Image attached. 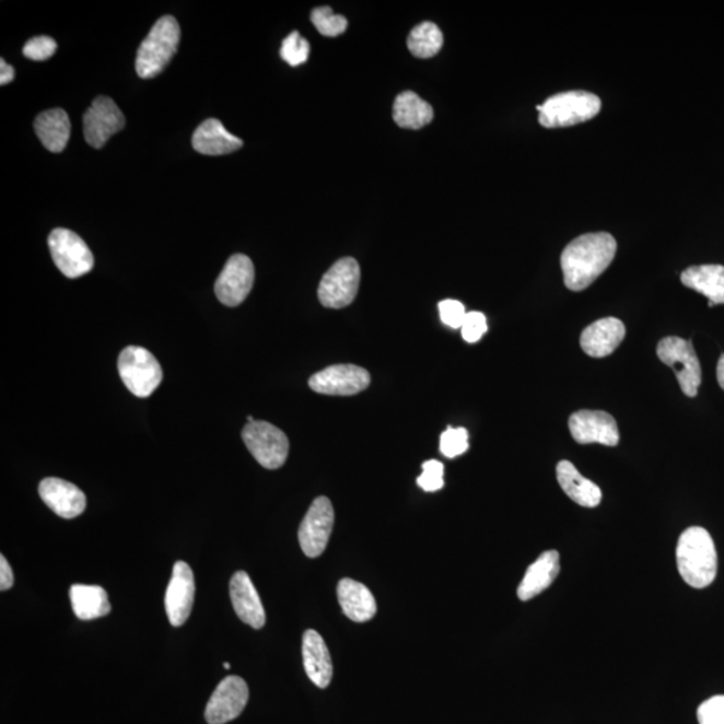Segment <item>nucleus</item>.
Segmentation results:
<instances>
[{
	"mask_svg": "<svg viewBox=\"0 0 724 724\" xmlns=\"http://www.w3.org/2000/svg\"><path fill=\"white\" fill-rule=\"evenodd\" d=\"M617 252V242L608 233L575 237L561 255L563 282L572 292L589 288L608 269Z\"/></svg>",
	"mask_w": 724,
	"mask_h": 724,
	"instance_id": "nucleus-1",
	"label": "nucleus"
},
{
	"mask_svg": "<svg viewBox=\"0 0 724 724\" xmlns=\"http://www.w3.org/2000/svg\"><path fill=\"white\" fill-rule=\"evenodd\" d=\"M676 561L685 583L703 589L714 583L717 572V554L710 533L703 527L693 526L682 532Z\"/></svg>",
	"mask_w": 724,
	"mask_h": 724,
	"instance_id": "nucleus-2",
	"label": "nucleus"
},
{
	"mask_svg": "<svg viewBox=\"0 0 724 724\" xmlns=\"http://www.w3.org/2000/svg\"><path fill=\"white\" fill-rule=\"evenodd\" d=\"M180 37V26L174 16L160 17L139 47L136 57V71L139 77L148 80L162 73L176 55Z\"/></svg>",
	"mask_w": 724,
	"mask_h": 724,
	"instance_id": "nucleus-3",
	"label": "nucleus"
},
{
	"mask_svg": "<svg viewBox=\"0 0 724 724\" xmlns=\"http://www.w3.org/2000/svg\"><path fill=\"white\" fill-rule=\"evenodd\" d=\"M539 124L545 128H565L591 120L602 110V100L584 91L558 93L538 105Z\"/></svg>",
	"mask_w": 724,
	"mask_h": 724,
	"instance_id": "nucleus-4",
	"label": "nucleus"
},
{
	"mask_svg": "<svg viewBox=\"0 0 724 724\" xmlns=\"http://www.w3.org/2000/svg\"><path fill=\"white\" fill-rule=\"evenodd\" d=\"M118 373L135 396L145 399L159 388L163 370L154 355L144 348L128 347L118 358Z\"/></svg>",
	"mask_w": 724,
	"mask_h": 724,
	"instance_id": "nucleus-5",
	"label": "nucleus"
},
{
	"mask_svg": "<svg viewBox=\"0 0 724 724\" xmlns=\"http://www.w3.org/2000/svg\"><path fill=\"white\" fill-rule=\"evenodd\" d=\"M242 439L255 460L267 470H278L288 460L289 439L287 433L267 421L255 420L242 431Z\"/></svg>",
	"mask_w": 724,
	"mask_h": 724,
	"instance_id": "nucleus-6",
	"label": "nucleus"
},
{
	"mask_svg": "<svg viewBox=\"0 0 724 724\" xmlns=\"http://www.w3.org/2000/svg\"><path fill=\"white\" fill-rule=\"evenodd\" d=\"M657 355L663 364L673 367L682 394L698 396L702 383V367L692 342L680 337L663 338L657 346Z\"/></svg>",
	"mask_w": 724,
	"mask_h": 724,
	"instance_id": "nucleus-7",
	"label": "nucleus"
},
{
	"mask_svg": "<svg viewBox=\"0 0 724 724\" xmlns=\"http://www.w3.org/2000/svg\"><path fill=\"white\" fill-rule=\"evenodd\" d=\"M361 270L354 258H342L325 272L318 287L320 304L329 308H343L358 296Z\"/></svg>",
	"mask_w": 724,
	"mask_h": 724,
	"instance_id": "nucleus-8",
	"label": "nucleus"
},
{
	"mask_svg": "<svg viewBox=\"0 0 724 724\" xmlns=\"http://www.w3.org/2000/svg\"><path fill=\"white\" fill-rule=\"evenodd\" d=\"M51 258L65 277L75 279L91 272L94 257L81 236L67 229H56L49 236Z\"/></svg>",
	"mask_w": 724,
	"mask_h": 724,
	"instance_id": "nucleus-9",
	"label": "nucleus"
},
{
	"mask_svg": "<svg viewBox=\"0 0 724 724\" xmlns=\"http://www.w3.org/2000/svg\"><path fill=\"white\" fill-rule=\"evenodd\" d=\"M335 526L334 504L326 497L314 500L300 526L299 539L302 551L308 558L324 553Z\"/></svg>",
	"mask_w": 724,
	"mask_h": 724,
	"instance_id": "nucleus-10",
	"label": "nucleus"
},
{
	"mask_svg": "<svg viewBox=\"0 0 724 724\" xmlns=\"http://www.w3.org/2000/svg\"><path fill=\"white\" fill-rule=\"evenodd\" d=\"M254 281L253 260L247 255L235 254L227 260L221 276L217 279V299L225 306H240L252 293Z\"/></svg>",
	"mask_w": 724,
	"mask_h": 724,
	"instance_id": "nucleus-11",
	"label": "nucleus"
},
{
	"mask_svg": "<svg viewBox=\"0 0 724 724\" xmlns=\"http://www.w3.org/2000/svg\"><path fill=\"white\" fill-rule=\"evenodd\" d=\"M370 372L352 364L325 367L308 379V387L319 395L354 396L370 387Z\"/></svg>",
	"mask_w": 724,
	"mask_h": 724,
	"instance_id": "nucleus-12",
	"label": "nucleus"
},
{
	"mask_svg": "<svg viewBox=\"0 0 724 724\" xmlns=\"http://www.w3.org/2000/svg\"><path fill=\"white\" fill-rule=\"evenodd\" d=\"M247 682L240 676H227L219 682L207 703L206 721L209 724H225L236 720L248 702Z\"/></svg>",
	"mask_w": 724,
	"mask_h": 724,
	"instance_id": "nucleus-13",
	"label": "nucleus"
},
{
	"mask_svg": "<svg viewBox=\"0 0 724 724\" xmlns=\"http://www.w3.org/2000/svg\"><path fill=\"white\" fill-rule=\"evenodd\" d=\"M126 127V117L115 101L109 97H98L84 115V135L89 145L105 147L113 135Z\"/></svg>",
	"mask_w": 724,
	"mask_h": 724,
	"instance_id": "nucleus-14",
	"label": "nucleus"
},
{
	"mask_svg": "<svg viewBox=\"0 0 724 724\" xmlns=\"http://www.w3.org/2000/svg\"><path fill=\"white\" fill-rule=\"evenodd\" d=\"M569 430L580 444L599 443L615 447L619 444L620 433L612 414L604 411H579L569 419Z\"/></svg>",
	"mask_w": 724,
	"mask_h": 724,
	"instance_id": "nucleus-15",
	"label": "nucleus"
},
{
	"mask_svg": "<svg viewBox=\"0 0 724 724\" xmlns=\"http://www.w3.org/2000/svg\"><path fill=\"white\" fill-rule=\"evenodd\" d=\"M195 599V577L188 563H175L174 572L165 593V610L171 626L182 627L191 616Z\"/></svg>",
	"mask_w": 724,
	"mask_h": 724,
	"instance_id": "nucleus-16",
	"label": "nucleus"
},
{
	"mask_svg": "<svg viewBox=\"0 0 724 724\" xmlns=\"http://www.w3.org/2000/svg\"><path fill=\"white\" fill-rule=\"evenodd\" d=\"M39 495L46 506L65 519H73L85 512L86 497L75 484L59 478H46L39 484Z\"/></svg>",
	"mask_w": 724,
	"mask_h": 724,
	"instance_id": "nucleus-17",
	"label": "nucleus"
},
{
	"mask_svg": "<svg viewBox=\"0 0 724 724\" xmlns=\"http://www.w3.org/2000/svg\"><path fill=\"white\" fill-rule=\"evenodd\" d=\"M230 597L235 614L245 624L254 629L264 628L266 614L257 589L250 575L246 572H236L230 581Z\"/></svg>",
	"mask_w": 724,
	"mask_h": 724,
	"instance_id": "nucleus-18",
	"label": "nucleus"
},
{
	"mask_svg": "<svg viewBox=\"0 0 724 724\" xmlns=\"http://www.w3.org/2000/svg\"><path fill=\"white\" fill-rule=\"evenodd\" d=\"M626 337V325L620 319L608 317L596 320L581 335V348L591 358L603 359L612 354Z\"/></svg>",
	"mask_w": 724,
	"mask_h": 724,
	"instance_id": "nucleus-19",
	"label": "nucleus"
},
{
	"mask_svg": "<svg viewBox=\"0 0 724 724\" xmlns=\"http://www.w3.org/2000/svg\"><path fill=\"white\" fill-rule=\"evenodd\" d=\"M302 656L308 679L319 688H326L334 678V663L325 640L317 631L308 629L302 640Z\"/></svg>",
	"mask_w": 724,
	"mask_h": 724,
	"instance_id": "nucleus-20",
	"label": "nucleus"
},
{
	"mask_svg": "<svg viewBox=\"0 0 724 724\" xmlns=\"http://www.w3.org/2000/svg\"><path fill=\"white\" fill-rule=\"evenodd\" d=\"M558 574H560V553L557 550L545 551L536 562L532 563L521 581L518 592H516L521 602H529L541 595L554 583Z\"/></svg>",
	"mask_w": 724,
	"mask_h": 724,
	"instance_id": "nucleus-21",
	"label": "nucleus"
},
{
	"mask_svg": "<svg viewBox=\"0 0 724 724\" xmlns=\"http://www.w3.org/2000/svg\"><path fill=\"white\" fill-rule=\"evenodd\" d=\"M338 603L348 619L354 622H366L377 612V604L372 592L364 584L352 579H343L337 587Z\"/></svg>",
	"mask_w": 724,
	"mask_h": 724,
	"instance_id": "nucleus-22",
	"label": "nucleus"
},
{
	"mask_svg": "<svg viewBox=\"0 0 724 724\" xmlns=\"http://www.w3.org/2000/svg\"><path fill=\"white\" fill-rule=\"evenodd\" d=\"M192 147L207 156H222L241 150L243 141L230 133L217 118H209L195 130Z\"/></svg>",
	"mask_w": 724,
	"mask_h": 724,
	"instance_id": "nucleus-23",
	"label": "nucleus"
},
{
	"mask_svg": "<svg viewBox=\"0 0 724 724\" xmlns=\"http://www.w3.org/2000/svg\"><path fill=\"white\" fill-rule=\"evenodd\" d=\"M556 472L558 483L573 502L589 509L597 507L602 503V489L592 480L583 477L573 463L569 460L558 463Z\"/></svg>",
	"mask_w": 724,
	"mask_h": 724,
	"instance_id": "nucleus-24",
	"label": "nucleus"
},
{
	"mask_svg": "<svg viewBox=\"0 0 724 724\" xmlns=\"http://www.w3.org/2000/svg\"><path fill=\"white\" fill-rule=\"evenodd\" d=\"M681 283L686 288L708 296L709 306L724 304V266L702 265L682 271Z\"/></svg>",
	"mask_w": 724,
	"mask_h": 724,
	"instance_id": "nucleus-25",
	"label": "nucleus"
},
{
	"mask_svg": "<svg viewBox=\"0 0 724 724\" xmlns=\"http://www.w3.org/2000/svg\"><path fill=\"white\" fill-rule=\"evenodd\" d=\"M34 129L46 150L59 153L67 148L71 124L68 113L63 109H50L40 113L35 118Z\"/></svg>",
	"mask_w": 724,
	"mask_h": 724,
	"instance_id": "nucleus-26",
	"label": "nucleus"
},
{
	"mask_svg": "<svg viewBox=\"0 0 724 724\" xmlns=\"http://www.w3.org/2000/svg\"><path fill=\"white\" fill-rule=\"evenodd\" d=\"M73 612L82 621L100 619L110 614L108 593L97 585L75 584L70 587Z\"/></svg>",
	"mask_w": 724,
	"mask_h": 724,
	"instance_id": "nucleus-27",
	"label": "nucleus"
},
{
	"mask_svg": "<svg viewBox=\"0 0 724 724\" xmlns=\"http://www.w3.org/2000/svg\"><path fill=\"white\" fill-rule=\"evenodd\" d=\"M394 120L400 128L421 129L433 120V109L417 93L402 92L395 100Z\"/></svg>",
	"mask_w": 724,
	"mask_h": 724,
	"instance_id": "nucleus-28",
	"label": "nucleus"
},
{
	"mask_svg": "<svg viewBox=\"0 0 724 724\" xmlns=\"http://www.w3.org/2000/svg\"><path fill=\"white\" fill-rule=\"evenodd\" d=\"M443 43L442 30L432 22H423L413 27L407 39L409 51L414 57L424 59L435 57L441 51Z\"/></svg>",
	"mask_w": 724,
	"mask_h": 724,
	"instance_id": "nucleus-29",
	"label": "nucleus"
},
{
	"mask_svg": "<svg viewBox=\"0 0 724 724\" xmlns=\"http://www.w3.org/2000/svg\"><path fill=\"white\" fill-rule=\"evenodd\" d=\"M311 20L313 25L318 30V33L323 34L324 37H338V35L346 33L348 28L347 17L335 14L329 5L314 9Z\"/></svg>",
	"mask_w": 724,
	"mask_h": 724,
	"instance_id": "nucleus-30",
	"label": "nucleus"
},
{
	"mask_svg": "<svg viewBox=\"0 0 724 724\" xmlns=\"http://www.w3.org/2000/svg\"><path fill=\"white\" fill-rule=\"evenodd\" d=\"M308 55H311V45H308L304 37H301L299 32H293L283 39L281 57L284 62L290 65V67L295 68L305 63L308 59Z\"/></svg>",
	"mask_w": 724,
	"mask_h": 724,
	"instance_id": "nucleus-31",
	"label": "nucleus"
},
{
	"mask_svg": "<svg viewBox=\"0 0 724 724\" xmlns=\"http://www.w3.org/2000/svg\"><path fill=\"white\" fill-rule=\"evenodd\" d=\"M468 449V432L466 429L448 427L441 437V451L447 458H456Z\"/></svg>",
	"mask_w": 724,
	"mask_h": 724,
	"instance_id": "nucleus-32",
	"label": "nucleus"
},
{
	"mask_svg": "<svg viewBox=\"0 0 724 724\" xmlns=\"http://www.w3.org/2000/svg\"><path fill=\"white\" fill-rule=\"evenodd\" d=\"M57 43L51 37H34L23 47V56L32 61H46L56 55Z\"/></svg>",
	"mask_w": 724,
	"mask_h": 724,
	"instance_id": "nucleus-33",
	"label": "nucleus"
},
{
	"mask_svg": "<svg viewBox=\"0 0 724 724\" xmlns=\"http://www.w3.org/2000/svg\"><path fill=\"white\" fill-rule=\"evenodd\" d=\"M444 466L439 460H429L423 463V472L418 478L419 488L427 492H435L443 489L444 486Z\"/></svg>",
	"mask_w": 724,
	"mask_h": 724,
	"instance_id": "nucleus-34",
	"label": "nucleus"
},
{
	"mask_svg": "<svg viewBox=\"0 0 724 724\" xmlns=\"http://www.w3.org/2000/svg\"><path fill=\"white\" fill-rule=\"evenodd\" d=\"M699 724H724V696L705 700L698 709Z\"/></svg>",
	"mask_w": 724,
	"mask_h": 724,
	"instance_id": "nucleus-35",
	"label": "nucleus"
},
{
	"mask_svg": "<svg viewBox=\"0 0 724 724\" xmlns=\"http://www.w3.org/2000/svg\"><path fill=\"white\" fill-rule=\"evenodd\" d=\"M460 330L465 341L478 342L488 331V320H486L484 314L479 312L467 313Z\"/></svg>",
	"mask_w": 724,
	"mask_h": 724,
	"instance_id": "nucleus-36",
	"label": "nucleus"
},
{
	"mask_svg": "<svg viewBox=\"0 0 724 724\" xmlns=\"http://www.w3.org/2000/svg\"><path fill=\"white\" fill-rule=\"evenodd\" d=\"M442 323L453 329H460L467 316L466 308L462 302L455 300L442 301L439 304Z\"/></svg>",
	"mask_w": 724,
	"mask_h": 724,
	"instance_id": "nucleus-37",
	"label": "nucleus"
},
{
	"mask_svg": "<svg viewBox=\"0 0 724 724\" xmlns=\"http://www.w3.org/2000/svg\"><path fill=\"white\" fill-rule=\"evenodd\" d=\"M14 585V573L5 557L0 556V591L5 592Z\"/></svg>",
	"mask_w": 724,
	"mask_h": 724,
	"instance_id": "nucleus-38",
	"label": "nucleus"
},
{
	"mask_svg": "<svg viewBox=\"0 0 724 724\" xmlns=\"http://www.w3.org/2000/svg\"><path fill=\"white\" fill-rule=\"evenodd\" d=\"M15 79V70L11 65L4 61H0V85H8L11 81Z\"/></svg>",
	"mask_w": 724,
	"mask_h": 724,
	"instance_id": "nucleus-39",
	"label": "nucleus"
},
{
	"mask_svg": "<svg viewBox=\"0 0 724 724\" xmlns=\"http://www.w3.org/2000/svg\"><path fill=\"white\" fill-rule=\"evenodd\" d=\"M716 378L717 383L721 385V388L724 390V354H722L720 361H717Z\"/></svg>",
	"mask_w": 724,
	"mask_h": 724,
	"instance_id": "nucleus-40",
	"label": "nucleus"
},
{
	"mask_svg": "<svg viewBox=\"0 0 724 724\" xmlns=\"http://www.w3.org/2000/svg\"><path fill=\"white\" fill-rule=\"evenodd\" d=\"M223 667H224V669H230V667H231V666H230V663H224V664H223Z\"/></svg>",
	"mask_w": 724,
	"mask_h": 724,
	"instance_id": "nucleus-41",
	"label": "nucleus"
},
{
	"mask_svg": "<svg viewBox=\"0 0 724 724\" xmlns=\"http://www.w3.org/2000/svg\"><path fill=\"white\" fill-rule=\"evenodd\" d=\"M247 421H248V423H253V421H255V420H254L253 417H248V418H247Z\"/></svg>",
	"mask_w": 724,
	"mask_h": 724,
	"instance_id": "nucleus-42",
	"label": "nucleus"
}]
</instances>
